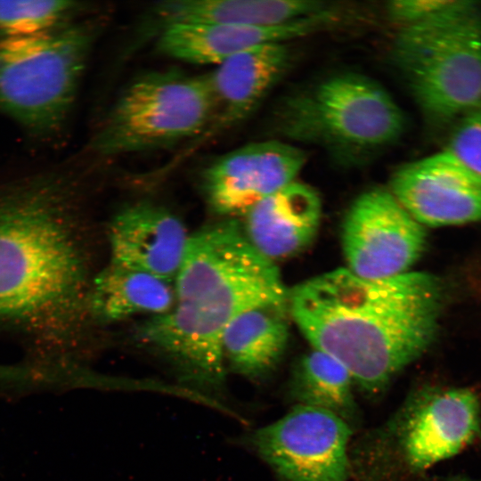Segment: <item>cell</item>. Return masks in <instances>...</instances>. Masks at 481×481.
Instances as JSON below:
<instances>
[{
  "label": "cell",
  "mask_w": 481,
  "mask_h": 481,
  "mask_svg": "<svg viewBox=\"0 0 481 481\" xmlns=\"http://www.w3.org/2000/svg\"><path fill=\"white\" fill-rule=\"evenodd\" d=\"M442 301L432 274L366 279L347 268L306 281L288 296L289 314L314 348L340 362L368 395L385 389L430 346Z\"/></svg>",
  "instance_id": "7a4b0ae2"
},
{
  "label": "cell",
  "mask_w": 481,
  "mask_h": 481,
  "mask_svg": "<svg viewBox=\"0 0 481 481\" xmlns=\"http://www.w3.org/2000/svg\"><path fill=\"white\" fill-rule=\"evenodd\" d=\"M285 138L356 163L392 145L404 134V115L375 80L340 72L290 93L275 112Z\"/></svg>",
  "instance_id": "3957f363"
},
{
  "label": "cell",
  "mask_w": 481,
  "mask_h": 481,
  "mask_svg": "<svg viewBox=\"0 0 481 481\" xmlns=\"http://www.w3.org/2000/svg\"><path fill=\"white\" fill-rule=\"evenodd\" d=\"M288 298L245 311L229 321L223 334L224 363L236 373L258 379L281 361L289 339Z\"/></svg>",
  "instance_id": "ac0fdd59"
},
{
  "label": "cell",
  "mask_w": 481,
  "mask_h": 481,
  "mask_svg": "<svg viewBox=\"0 0 481 481\" xmlns=\"http://www.w3.org/2000/svg\"><path fill=\"white\" fill-rule=\"evenodd\" d=\"M457 120L445 150L481 175V102Z\"/></svg>",
  "instance_id": "603a6c76"
},
{
  "label": "cell",
  "mask_w": 481,
  "mask_h": 481,
  "mask_svg": "<svg viewBox=\"0 0 481 481\" xmlns=\"http://www.w3.org/2000/svg\"><path fill=\"white\" fill-rule=\"evenodd\" d=\"M175 299L169 282L110 263L94 279L91 307L95 320L114 322L141 314H162Z\"/></svg>",
  "instance_id": "ffe728a7"
},
{
  "label": "cell",
  "mask_w": 481,
  "mask_h": 481,
  "mask_svg": "<svg viewBox=\"0 0 481 481\" xmlns=\"http://www.w3.org/2000/svg\"><path fill=\"white\" fill-rule=\"evenodd\" d=\"M481 436V401L470 387L426 386L413 392L375 439L376 456L419 475Z\"/></svg>",
  "instance_id": "ba28073f"
},
{
  "label": "cell",
  "mask_w": 481,
  "mask_h": 481,
  "mask_svg": "<svg viewBox=\"0 0 481 481\" xmlns=\"http://www.w3.org/2000/svg\"><path fill=\"white\" fill-rule=\"evenodd\" d=\"M229 321L193 304L176 302L144 322L137 335L175 362L190 381L219 391L225 366L223 334Z\"/></svg>",
  "instance_id": "5bb4252c"
},
{
  "label": "cell",
  "mask_w": 481,
  "mask_h": 481,
  "mask_svg": "<svg viewBox=\"0 0 481 481\" xmlns=\"http://www.w3.org/2000/svg\"><path fill=\"white\" fill-rule=\"evenodd\" d=\"M306 160L305 151L280 141L236 149L205 170L208 203L221 215H245L259 200L294 182Z\"/></svg>",
  "instance_id": "7c38bea8"
},
{
  "label": "cell",
  "mask_w": 481,
  "mask_h": 481,
  "mask_svg": "<svg viewBox=\"0 0 481 481\" xmlns=\"http://www.w3.org/2000/svg\"><path fill=\"white\" fill-rule=\"evenodd\" d=\"M338 7L275 26L215 22L173 23L160 29L157 49L162 54L198 65H219L256 45L289 43L330 28L338 21Z\"/></svg>",
  "instance_id": "4fadbf2b"
},
{
  "label": "cell",
  "mask_w": 481,
  "mask_h": 481,
  "mask_svg": "<svg viewBox=\"0 0 481 481\" xmlns=\"http://www.w3.org/2000/svg\"><path fill=\"white\" fill-rule=\"evenodd\" d=\"M189 237L182 221L151 203L123 208L109 229L110 263L167 282L175 280Z\"/></svg>",
  "instance_id": "9a60e30c"
},
{
  "label": "cell",
  "mask_w": 481,
  "mask_h": 481,
  "mask_svg": "<svg viewBox=\"0 0 481 481\" xmlns=\"http://www.w3.org/2000/svg\"><path fill=\"white\" fill-rule=\"evenodd\" d=\"M213 110L207 74L146 73L122 92L92 147L112 156L170 146L202 134Z\"/></svg>",
  "instance_id": "52a82bcc"
},
{
  "label": "cell",
  "mask_w": 481,
  "mask_h": 481,
  "mask_svg": "<svg viewBox=\"0 0 481 481\" xmlns=\"http://www.w3.org/2000/svg\"><path fill=\"white\" fill-rule=\"evenodd\" d=\"M351 435L338 416L297 404L255 430L249 444L281 481H348Z\"/></svg>",
  "instance_id": "9c48e42d"
},
{
  "label": "cell",
  "mask_w": 481,
  "mask_h": 481,
  "mask_svg": "<svg viewBox=\"0 0 481 481\" xmlns=\"http://www.w3.org/2000/svg\"><path fill=\"white\" fill-rule=\"evenodd\" d=\"M77 214L74 186L60 172L0 181V337L52 361L95 320Z\"/></svg>",
  "instance_id": "6da1fadb"
},
{
  "label": "cell",
  "mask_w": 481,
  "mask_h": 481,
  "mask_svg": "<svg viewBox=\"0 0 481 481\" xmlns=\"http://www.w3.org/2000/svg\"><path fill=\"white\" fill-rule=\"evenodd\" d=\"M79 3L69 0H0L1 37L44 33L72 21Z\"/></svg>",
  "instance_id": "7402d4cb"
},
{
  "label": "cell",
  "mask_w": 481,
  "mask_h": 481,
  "mask_svg": "<svg viewBox=\"0 0 481 481\" xmlns=\"http://www.w3.org/2000/svg\"><path fill=\"white\" fill-rule=\"evenodd\" d=\"M321 208L317 192L294 181L247 211L244 233L267 259H284L298 254L313 241Z\"/></svg>",
  "instance_id": "e0dca14e"
},
{
  "label": "cell",
  "mask_w": 481,
  "mask_h": 481,
  "mask_svg": "<svg viewBox=\"0 0 481 481\" xmlns=\"http://www.w3.org/2000/svg\"><path fill=\"white\" fill-rule=\"evenodd\" d=\"M332 7L317 0H164L152 6L151 13L159 29L192 22L264 27L284 24Z\"/></svg>",
  "instance_id": "d6986e66"
},
{
  "label": "cell",
  "mask_w": 481,
  "mask_h": 481,
  "mask_svg": "<svg viewBox=\"0 0 481 481\" xmlns=\"http://www.w3.org/2000/svg\"><path fill=\"white\" fill-rule=\"evenodd\" d=\"M426 242L425 226L383 188L362 193L351 205L342 228L347 269L366 279H386L409 272Z\"/></svg>",
  "instance_id": "30bf717a"
},
{
  "label": "cell",
  "mask_w": 481,
  "mask_h": 481,
  "mask_svg": "<svg viewBox=\"0 0 481 481\" xmlns=\"http://www.w3.org/2000/svg\"><path fill=\"white\" fill-rule=\"evenodd\" d=\"M354 384L350 372L340 362L314 348L297 364L290 395L297 404L328 411L350 424L356 417Z\"/></svg>",
  "instance_id": "44dd1931"
},
{
  "label": "cell",
  "mask_w": 481,
  "mask_h": 481,
  "mask_svg": "<svg viewBox=\"0 0 481 481\" xmlns=\"http://www.w3.org/2000/svg\"><path fill=\"white\" fill-rule=\"evenodd\" d=\"M390 192L423 226L481 220V175L446 150L399 167Z\"/></svg>",
  "instance_id": "8fae6325"
},
{
  "label": "cell",
  "mask_w": 481,
  "mask_h": 481,
  "mask_svg": "<svg viewBox=\"0 0 481 481\" xmlns=\"http://www.w3.org/2000/svg\"><path fill=\"white\" fill-rule=\"evenodd\" d=\"M292 58L288 43L263 44L230 57L207 74L214 105L208 135L249 117L288 70Z\"/></svg>",
  "instance_id": "2e32d148"
},
{
  "label": "cell",
  "mask_w": 481,
  "mask_h": 481,
  "mask_svg": "<svg viewBox=\"0 0 481 481\" xmlns=\"http://www.w3.org/2000/svg\"><path fill=\"white\" fill-rule=\"evenodd\" d=\"M392 64L426 117L458 119L481 102V9L455 3L423 21L401 27Z\"/></svg>",
  "instance_id": "277c9868"
},
{
  "label": "cell",
  "mask_w": 481,
  "mask_h": 481,
  "mask_svg": "<svg viewBox=\"0 0 481 481\" xmlns=\"http://www.w3.org/2000/svg\"><path fill=\"white\" fill-rule=\"evenodd\" d=\"M456 0H396L387 6L389 18L401 25H412L443 12Z\"/></svg>",
  "instance_id": "cb8c5ba5"
},
{
  "label": "cell",
  "mask_w": 481,
  "mask_h": 481,
  "mask_svg": "<svg viewBox=\"0 0 481 481\" xmlns=\"http://www.w3.org/2000/svg\"><path fill=\"white\" fill-rule=\"evenodd\" d=\"M175 294L177 302L228 320L288 298L273 262L251 245L235 222L213 224L189 237Z\"/></svg>",
  "instance_id": "8992f818"
},
{
  "label": "cell",
  "mask_w": 481,
  "mask_h": 481,
  "mask_svg": "<svg viewBox=\"0 0 481 481\" xmlns=\"http://www.w3.org/2000/svg\"><path fill=\"white\" fill-rule=\"evenodd\" d=\"M97 27L69 21L31 36L0 38V112L35 135L64 124Z\"/></svg>",
  "instance_id": "5b68a950"
}]
</instances>
